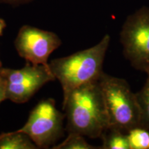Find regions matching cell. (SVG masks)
<instances>
[{"instance_id": "6da1fadb", "label": "cell", "mask_w": 149, "mask_h": 149, "mask_svg": "<svg viewBox=\"0 0 149 149\" xmlns=\"http://www.w3.org/2000/svg\"><path fill=\"white\" fill-rule=\"evenodd\" d=\"M68 133L97 138L109 128L103 94L98 81L86 84L70 93L63 101Z\"/></svg>"}, {"instance_id": "7a4b0ae2", "label": "cell", "mask_w": 149, "mask_h": 149, "mask_svg": "<svg viewBox=\"0 0 149 149\" xmlns=\"http://www.w3.org/2000/svg\"><path fill=\"white\" fill-rule=\"evenodd\" d=\"M111 37L104 35L98 44L69 56L53 59L48 64L55 79L60 83L66 100L72 91L86 84L98 81Z\"/></svg>"}, {"instance_id": "3957f363", "label": "cell", "mask_w": 149, "mask_h": 149, "mask_svg": "<svg viewBox=\"0 0 149 149\" xmlns=\"http://www.w3.org/2000/svg\"><path fill=\"white\" fill-rule=\"evenodd\" d=\"M108 117L109 128L127 134L140 124V113L130 85L125 79L103 72L99 79Z\"/></svg>"}, {"instance_id": "277c9868", "label": "cell", "mask_w": 149, "mask_h": 149, "mask_svg": "<svg viewBox=\"0 0 149 149\" xmlns=\"http://www.w3.org/2000/svg\"><path fill=\"white\" fill-rule=\"evenodd\" d=\"M123 54L136 70L149 72V8L142 6L126 18L120 32Z\"/></svg>"}, {"instance_id": "5b68a950", "label": "cell", "mask_w": 149, "mask_h": 149, "mask_svg": "<svg viewBox=\"0 0 149 149\" xmlns=\"http://www.w3.org/2000/svg\"><path fill=\"white\" fill-rule=\"evenodd\" d=\"M64 117L55 100L47 99L37 104L26 123L17 130L26 134L38 148H48L64 135Z\"/></svg>"}, {"instance_id": "8992f818", "label": "cell", "mask_w": 149, "mask_h": 149, "mask_svg": "<svg viewBox=\"0 0 149 149\" xmlns=\"http://www.w3.org/2000/svg\"><path fill=\"white\" fill-rule=\"evenodd\" d=\"M0 74L4 84L6 100L15 103H25L43 86L55 80L49 66L27 63L19 69L0 68Z\"/></svg>"}, {"instance_id": "52a82bcc", "label": "cell", "mask_w": 149, "mask_h": 149, "mask_svg": "<svg viewBox=\"0 0 149 149\" xmlns=\"http://www.w3.org/2000/svg\"><path fill=\"white\" fill-rule=\"evenodd\" d=\"M15 44L19 55L28 63L48 66V57L61 41L55 33L25 25L19 31Z\"/></svg>"}, {"instance_id": "ba28073f", "label": "cell", "mask_w": 149, "mask_h": 149, "mask_svg": "<svg viewBox=\"0 0 149 149\" xmlns=\"http://www.w3.org/2000/svg\"><path fill=\"white\" fill-rule=\"evenodd\" d=\"M38 147L26 134L17 130L0 134V149H36Z\"/></svg>"}, {"instance_id": "9c48e42d", "label": "cell", "mask_w": 149, "mask_h": 149, "mask_svg": "<svg viewBox=\"0 0 149 149\" xmlns=\"http://www.w3.org/2000/svg\"><path fill=\"white\" fill-rule=\"evenodd\" d=\"M101 137V149H130L127 135L119 130L109 128Z\"/></svg>"}, {"instance_id": "30bf717a", "label": "cell", "mask_w": 149, "mask_h": 149, "mask_svg": "<svg viewBox=\"0 0 149 149\" xmlns=\"http://www.w3.org/2000/svg\"><path fill=\"white\" fill-rule=\"evenodd\" d=\"M146 74V82L142 88L135 93V97L140 113L139 126L149 130V72Z\"/></svg>"}, {"instance_id": "8fae6325", "label": "cell", "mask_w": 149, "mask_h": 149, "mask_svg": "<svg viewBox=\"0 0 149 149\" xmlns=\"http://www.w3.org/2000/svg\"><path fill=\"white\" fill-rule=\"evenodd\" d=\"M127 137L130 149H149V130L140 127L128 132Z\"/></svg>"}, {"instance_id": "7c38bea8", "label": "cell", "mask_w": 149, "mask_h": 149, "mask_svg": "<svg viewBox=\"0 0 149 149\" xmlns=\"http://www.w3.org/2000/svg\"><path fill=\"white\" fill-rule=\"evenodd\" d=\"M53 149H101L88 144L84 136L75 133H68V137L64 141L53 147Z\"/></svg>"}, {"instance_id": "4fadbf2b", "label": "cell", "mask_w": 149, "mask_h": 149, "mask_svg": "<svg viewBox=\"0 0 149 149\" xmlns=\"http://www.w3.org/2000/svg\"><path fill=\"white\" fill-rule=\"evenodd\" d=\"M5 100H6V96L4 84H3L2 79H1L0 81V104Z\"/></svg>"}, {"instance_id": "5bb4252c", "label": "cell", "mask_w": 149, "mask_h": 149, "mask_svg": "<svg viewBox=\"0 0 149 149\" xmlns=\"http://www.w3.org/2000/svg\"><path fill=\"white\" fill-rule=\"evenodd\" d=\"M31 1V0H0V2L9 3V4L13 5H17L24 3H27L28 1Z\"/></svg>"}, {"instance_id": "9a60e30c", "label": "cell", "mask_w": 149, "mask_h": 149, "mask_svg": "<svg viewBox=\"0 0 149 149\" xmlns=\"http://www.w3.org/2000/svg\"><path fill=\"white\" fill-rule=\"evenodd\" d=\"M6 26V22L3 19L0 18V36H1L3 34V31L4 29Z\"/></svg>"}, {"instance_id": "2e32d148", "label": "cell", "mask_w": 149, "mask_h": 149, "mask_svg": "<svg viewBox=\"0 0 149 149\" xmlns=\"http://www.w3.org/2000/svg\"><path fill=\"white\" fill-rule=\"evenodd\" d=\"M1 61L0 60V68H1Z\"/></svg>"}, {"instance_id": "e0dca14e", "label": "cell", "mask_w": 149, "mask_h": 149, "mask_svg": "<svg viewBox=\"0 0 149 149\" xmlns=\"http://www.w3.org/2000/svg\"><path fill=\"white\" fill-rule=\"evenodd\" d=\"M1 74H0V81H1Z\"/></svg>"}]
</instances>
